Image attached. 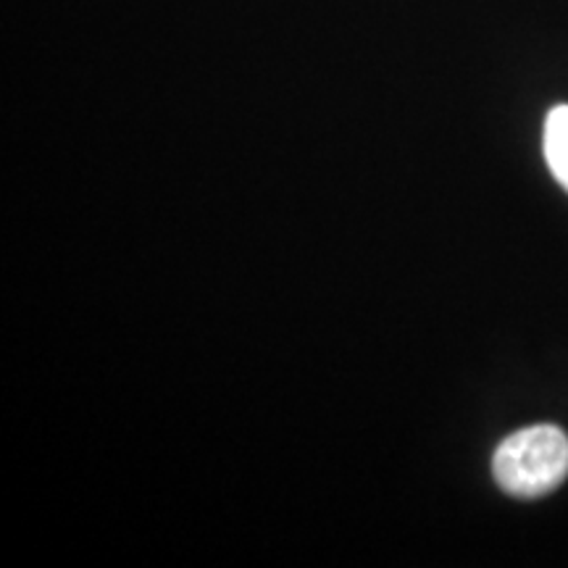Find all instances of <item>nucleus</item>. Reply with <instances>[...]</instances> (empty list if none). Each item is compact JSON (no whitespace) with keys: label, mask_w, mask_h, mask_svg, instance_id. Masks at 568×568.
Returning <instances> with one entry per match:
<instances>
[{"label":"nucleus","mask_w":568,"mask_h":568,"mask_svg":"<svg viewBox=\"0 0 568 568\" xmlns=\"http://www.w3.org/2000/svg\"><path fill=\"white\" fill-rule=\"evenodd\" d=\"M493 477L510 497H545L568 477V437L560 426L537 424L497 445Z\"/></svg>","instance_id":"1"},{"label":"nucleus","mask_w":568,"mask_h":568,"mask_svg":"<svg viewBox=\"0 0 568 568\" xmlns=\"http://www.w3.org/2000/svg\"><path fill=\"white\" fill-rule=\"evenodd\" d=\"M542 148L552 176L568 193V105H556L548 113Z\"/></svg>","instance_id":"2"}]
</instances>
